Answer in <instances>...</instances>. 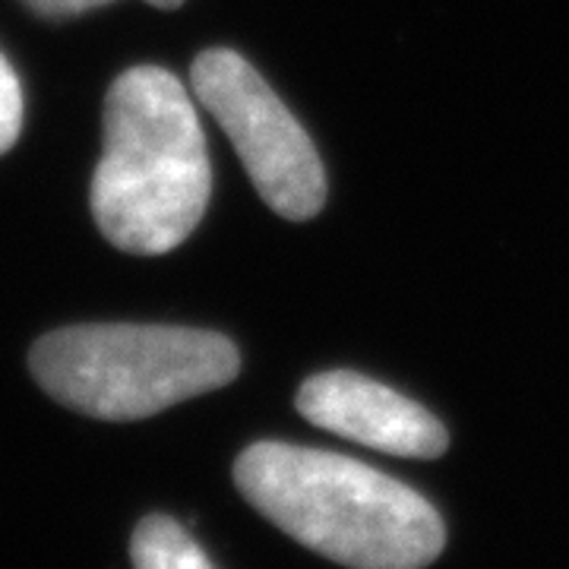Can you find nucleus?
Returning <instances> with one entry per match:
<instances>
[{
  "label": "nucleus",
  "mask_w": 569,
  "mask_h": 569,
  "mask_svg": "<svg viewBox=\"0 0 569 569\" xmlns=\"http://www.w3.org/2000/svg\"><path fill=\"white\" fill-rule=\"evenodd\" d=\"M234 485L276 529L348 569H421L447 541L421 493L323 449L253 443L234 462Z\"/></svg>",
  "instance_id": "1"
},
{
  "label": "nucleus",
  "mask_w": 569,
  "mask_h": 569,
  "mask_svg": "<svg viewBox=\"0 0 569 569\" xmlns=\"http://www.w3.org/2000/svg\"><path fill=\"white\" fill-rule=\"evenodd\" d=\"M193 96L234 142L253 187L272 212L313 219L326 203L323 162L269 82L238 51L209 48L193 67Z\"/></svg>",
  "instance_id": "4"
},
{
  "label": "nucleus",
  "mask_w": 569,
  "mask_h": 569,
  "mask_svg": "<svg viewBox=\"0 0 569 569\" xmlns=\"http://www.w3.org/2000/svg\"><path fill=\"white\" fill-rule=\"evenodd\" d=\"M26 3L44 20H70V17H80L86 10H96L111 0H26Z\"/></svg>",
  "instance_id": "8"
},
{
  "label": "nucleus",
  "mask_w": 569,
  "mask_h": 569,
  "mask_svg": "<svg viewBox=\"0 0 569 569\" xmlns=\"http://www.w3.org/2000/svg\"><path fill=\"white\" fill-rule=\"evenodd\" d=\"M152 7H159V10H174V7H181L183 0H149Z\"/></svg>",
  "instance_id": "9"
},
{
  "label": "nucleus",
  "mask_w": 569,
  "mask_h": 569,
  "mask_svg": "<svg viewBox=\"0 0 569 569\" xmlns=\"http://www.w3.org/2000/svg\"><path fill=\"white\" fill-rule=\"evenodd\" d=\"M209 156L197 108L164 67L142 63L111 82L92 216L104 238L159 257L190 238L209 206Z\"/></svg>",
  "instance_id": "2"
},
{
  "label": "nucleus",
  "mask_w": 569,
  "mask_h": 569,
  "mask_svg": "<svg viewBox=\"0 0 569 569\" xmlns=\"http://www.w3.org/2000/svg\"><path fill=\"white\" fill-rule=\"evenodd\" d=\"M133 569H216L190 531L171 516H146L130 541Z\"/></svg>",
  "instance_id": "6"
},
{
  "label": "nucleus",
  "mask_w": 569,
  "mask_h": 569,
  "mask_svg": "<svg viewBox=\"0 0 569 569\" xmlns=\"http://www.w3.org/2000/svg\"><path fill=\"white\" fill-rule=\"evenodd\" d=\"M298 411L310 425L346 440L408 459L447 452V427L427 408L355 370H329L298 389Z\"/></svg>",
  "instance_id": "5"
},
{
  "label": "nucleus",
  "mask_w": 569,
  "mask_h": 569,
  "mask_svg": "<svg viewBox=\"0 0 569 569\" xmlns=\"http://www.w3.org/2000/svg\"><path fill=\"white\" fill-rule=\"evenodd\" d=\"M22 130V86L17 70L0 54V156L20 140Z\"/></svg>",
  "instance_id": "7"
},
{
  "label": "nucleus",
  "mask_w": 569,
  "mask_h": 569,
  "mask_svg": "<svg viewBox=\"0 0 569 569\" xmlns=\"http://www.w3.org/2000/svg\"><path fill=\"white\" fill-rule=\"evenodd\" d=\"M32 377L61 406L102 421H140L228 387L241 355L231 339L183 326H70L36 342Z\"/></svg>",
  "instance_id": "3"
}]
</instances>
